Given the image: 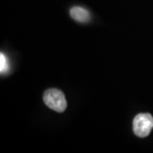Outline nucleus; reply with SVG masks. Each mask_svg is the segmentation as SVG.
I'll return each mask as SVG.
<instances>
[{"label":"nucleus","instance_id":"2","mask_svg":"<svg viewBox=\"0 0 153 153\" xmlns=\"http://www.w3.org/2000/svg\"><path fill=\"white\" fill-rule=\"evenodd\" d=\"M153 128V117L149 113H140L134 117L133 129L138 137L148 136Z\"/></svg>","mask_w":153,"mask_h":153},{"label":"nucleus","instance_id":"1","mask_svg":"<svg viewBox=\"0 0 153 153\" xmlns=\"http://www.w3.org/2000/svg\"><path fill=\"white\" fill-rule=\"evenodd\" d=\"M44 101L48 107L57 112H63L67 106L65 94L56 88H49L44 92Z\"/></svg>","mask_w":153,"mask_h":153},{"label":"nucleus","instance_id":"4","mask_svg":"<svg viewBox=\"0 0 153 153\" xmlns=\"http://www.w3.org/2000/svg\"><path fill=\"white\" fill-rule=\"evenodd\" d=\"M8 69H9L8 62L6 60L5 55L1 53V55H0V71L3 73V72H6Z\"/></svg>","mask_w":153,"mask_h":153},{"label":"nucleus","instance_id":"3","mask_svg":"<svg viewBox=\"0 0 153 153\" xmlns=\"http://www.w3.org/2000/svg\"><path fill=\"white\" fill-rule=\"evenodd\" d=\"M70 15L71 18L78 22H88L90 20L89 12L82 7H72L70 10Z\"/></svg>","mask_w":153,"mask_h":153}]
</instances>
